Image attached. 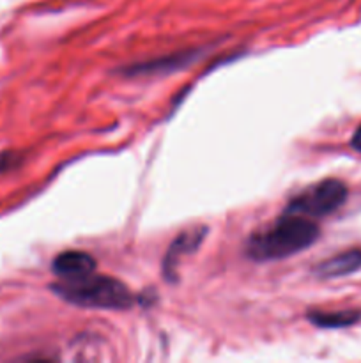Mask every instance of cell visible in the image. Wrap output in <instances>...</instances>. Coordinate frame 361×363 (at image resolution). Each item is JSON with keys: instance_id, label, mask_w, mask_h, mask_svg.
I'll return each instance as SVG.
<instances>
[{"instance_id": "5", "label": "cell", "mask_w": 361, "mask_h": 363, "mask_svg": "<svg viewBox=\"0 0 361 363\" xmlns=\"http://www.w3.org/2000/svg\"><path fill=\"white\" fill-rule=\"evenodd\" d=\"M205 233H207L205 227H193V229L184 230L183 234H179V236L176 238V241L170 245L168 252H166L165 255V264L163 266H165L166 275L172 273V268H176L177 262H179L184 255L193 254V252L200 247V243L205 238Z\"/></svg>"}, {"instance_id": "3", "label": "cell", "mask_w": 361, "mask_h": 363, "mask_svg": "<svg viewBox=\"0 0 361 363\" xmlns=\"http://www.w3.org/2000/svg\"><path fill=\"white\" fill-rule=\"evenodd\" d=\"M347 186L338 179H324L297 195L285 213L301 216H326L335 213L347 201Z\"/></svg>"}, {"instance_id": "6", "label": "cell", "mask_w": 361, "mask_h": 363, "mask_svg": "<svg viewBox=\"0 0 361 363\" xmlns=\"http://www.w3.org/2000/svg\"><path fill=\"white\" fill-rule=\"evenodd\" d=\"M361 268V250H349L343 254L335 255L328 261L321 262L315 269L322 279H335V277L349 275V273L357 272Z\"/></svg>"}, {"instance_id": "8", "label": "cell", "mask_w": 361, "mask_h": 363, "mask_svg": "<svg viewBox=\"0 0 361 363\" xmlns=\"http://www.w3.org/2000/svg\"><path fill=\"white\" fill-rule=\"evenodd\" d=\"M350 145H353V147L356 149L357 152H361V126L357 128L356 131H354V135H353V140H350Z\"/></svg>"}, {"instance_id": "4", "label": "cell", "mask_w": 361, "mask_h": 363, "mask_svg": "<svg viewBox=\"0 0 361 363\" xmlns=\"http://www.w3.org/2000/svg\"><path fill=\"white\" fill-rule=\"evenodd\" d=\"M52 269L64 282H73V280H81L92 275L96 269V261L92 255L85 254V252L71 250L57 255Z\"/></svg>"}, {"instance_id": "2", "label": "cell", "mask_w": 361, "mask_h": 363, "mask_svg": "<svg viewBox=\"0 0 361 363\" xmlns=\"http://www.w3.org/2000/svg\"><path fill=\"white\" fill-rule=\"evenodd\" d=\"M62 300L85 308L124 311L133 305V294L122 282L110 277H94L62 282L52 287Z\"/></svg>"}, {"instance_id": "7", "label": "cell", "mask_w": 361, "mask_h": 363, "mask_svg": "<svg viewBox=\"0 0 361 363\" xmlns=\"http://www.w3.org/2000/svg\"><path fill=\"white\" fill-rule=\"evenodd\" d=\"M361 319L360 311H338V312H322L315 311L308 314V321L321 328H343L350 326Z\"/></svg>"}, {"instance_id": "1", "label": "cell", "mask_w": 361, "mask_h": 363, "mask_svg": "<svg viewBox=\"0 0 361 363\" xmlns=\"http://www.w3.org/2000/svg\"><path fill=\"white\" fill-rule=\"evenodd\" d=\"M319 234L321 230L314 222L301 215L285 213L283 218L248 240L246 254L255 261L285 259L311 247L319 240Z\"/></svg>"}]
</instances>
